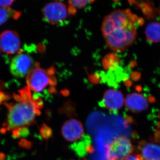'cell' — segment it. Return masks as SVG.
<instances>
[{
    "label": "cell",
    "instance_id": "1",
    "mask_svg": "<svg viewBox=\"0 0 160 160\" xmlns=\"http://www.w3.org/2000/svg\"><path fill=\"white\" fill-rule=\"evenodd\" d=\"M138 19L129 9L116 10L106 16L102 30L107 46L113 51L121 52L131 46L137 36Z\"/></svg>",
    "mask_w": 160,
    "mask_h": 160
},
{
    "label": "cell",
    "instance_id": "2",
    "mask_svg": "<svg viewBox=\"0 0 160 160\" xmlns=\"http://www.w3.org/2000/svg\"><path fill=\"white\" fill-rule=\"evenodd\" d=\"M13 98L14 102L6 104L8 114L3 129L6 131L32 125L36 117L41 114L43 106L42 99L33 96L27 86L14 94Z\"/></svg>",
    "mask_w": 160,
    "mask_h": 160
},
{
    "label": "cell",
    "instance_id": "3",
    "mask_svg": "<svg viewBox=\"0 0 160 160\" xmlns=\"http://www.w3.org/2000/svg\"><path fill=\"white\" fill-rule=\"evenodd\" d=\"M55 71L53 67L42 69L38 64H36L34 68L26 77L27 86L34 92L46 91L50 94L55 92V86L57 84V80L54 75Z\"/></svg>",
    "mask_w": 160,
    "mask_h": 160
},
{
    "label": "cell",
    "instance_id": "4",
    "mask_svg": "<svg viewBox=\"0 0 160 160\" xmlns=\"http://www.w3.org/2000/svg\"><path fill=\"white\" fill-rule=\"evenodd\" d=\"M68 8L62 2L55 1L46 4L43 9V16L47 22L61 25L68 19Z\"/></svg>",
    "mask_w": 160,
    "mask_h": 160
},
{
    "label": "cell",
    "instance_id": "5",
    "mask_svg": "<svg viewBox=\"0 0 160 160\" xmlns=\"http://www.w3.org/2000/svg\"><path fill=\"white\" fill-rule=\"evenodd\" d=\"M133 150L134 147L128 138L123 136L115 138L108 146L107 160H123Z\"/></svg>",
    "mask_w": 160,
    "mask_h": 160
},
{
    "label": "cell",
    "instance_id": "6",
    "mask_svg": "<svg viewBox=\"0 0 160 160\" xmlns=\"http://www.w3.org/2000/svg\"><path fill=\"white\" fill-rule=\"evenodd\" d=\"M35 65L34 66V62L31 56L21 52L12 59L9 69L12 75L15 77L22 78L28 75Z\"/></svg>",
    "mask_w": 160,
    "mask_h": 160
},
{
    "label": "cell",
    "instance_id": "7",
    "mask_svg": "<svg viewBox=\"0 0 160 160\" xmlns=\"http://www.w3.org/2000/svg\"><path fill=\"white\" fill-rule=\"evenodd\" d=\"M21 46L18 33L12 30H6L0 35V49L6 54L16 52Z\"/></svg>",
    "mask_w": 160,
    "mask_h": 160
},
{
    "label": "cell",
    "instance_id": "8",
    "mask_svg": "<svg viewBox=\"0 0 160 160\" xmlns=\"http://www.w3.org/2000/svg\"><path fill=\"white\" fill-rule=\"evenodd\" d=\"M62 135L69 142H74L79 139L84 134L82 124L76 119L66 121L62 128Z\"/></svg>",
    "mask_w": 160,
    "mask_h": 160
},
{
    "label": "cell",
    "instance_id": "9",
    "mask_svg": "<svg viewBox=\"0 0 160 160\" xmlns=\"http://www.w3.org/2000/svg\"><path fill=\"white\" fill-rule=\"evenodd\" d=\"M101 104L110 111H118L123 107L124 104L123 95L119 90L109 89L104 93Z\"/></svg>",
    "mask_w": 160,
    "mask_h": 160
},
{
    "label": "cell",
    "instance_id": "10",
    "mask_svg": "<svg viewBox=\"0 0 160 160\" xmlns=\"http://www.w3.org/2000/svg\"><path fill=\"white\" fill-rule=\"evenodd\" d=\"M125 104L127 109L134 112L144 111L149 106L146 98L142 94L136 92L127 95L125 100Z\"/></svg>",
    "mask_w": 160,
    "mask_h": 160
},
{
    "label": "cell",
    "instance_id": "11",
    "mask_svg": "<svg viewBox=\"0 0 160 160\" xmlns=\"http://www.w3.org/2000/svg\"><path fill=\"white\" fill-rule=\"evenodd\" d=\"M139 149L143 158L150 160H160V146L153 143L140 142Z\"/></svg>",
    "mask_w": 160,
    "mask_h": 160
},
{
    "label": "cell",
    "instance_id": "12",
    "mask_svg": "<svg viewBox=\"0 0 160 160\" xmlns=\"http://www.w3.org/2000/svg\"><path fill=\"white\" fill-rule=\"evenodd\" d=\"M146 38L150 42H160V22H153L148 24L146 29Z\"/></svg>",
    "mask_w": 160,
    "mask_h": 160
},
{
    "label": "cell",
    "instance_id": "13",
    "mask_svg": "<svg viewBox=\"0 0 160 160\" xmlns=\"http://www.w3.org/2000/svg\"><path fill=\"white\" fill-rule=\"evenodd\" d=\"M21 12L9 7H0V26L3 25L9 19L17 20L21 16Z\"/></svg>",
    "mask_w": 160,
    "mask_h": 160
},
{
    "label": "cell",
    "instance_id": "14",
    "mask_svg": "<svg viewBox=\"0 0 160 160\" xmlns=\"http://www.w3.org/2000/svg\"><path fill=\"white\" fill-rule=\"evenodd\" d=\"M120 62L119 58L118 56L114 53H109L103 58V67L106 70L112 71L118 68Z\"/></svg>",
    "mask_w": 160,
    "mask_h": 160
},
{
    "label": "cell",
    "instance_id": "15",
    "mask_svg": "<svg viewBox=\"0 0 160 160\" xmlns=\"http://www.w3.org/2000/svg\"><path fill=\"white\" fill-rule=\"evenodd\" d=\"M96 0H68L69 6L68 8L69 14H74L77 9H82Z\"/></svg>",
    "mask_w": 160,
    "mask_h": 160
},
{
    "label": "cell",
    "instance_id": "16",
    "mask_svg": "<svg viewBox=\"0 0 160 160\" xmlns=\"http://www.w3.org/2000/svg\"><path fill=\"white\" fill-rule=\"evenodd\" d=\"M40 132L44 139L48 141L53 135V132L51 128L45 124H43L40 129Z\"/></svg>",
    "mask_w": 160,
    "mask_h": 160
},
{
    "label": "cell",
    "instance_id": "17",
    "mask_svg": "<svg viewBox=\"0 0 160 160\" xmlns=\"http://www.w3.org/2000/svg\"><path fill=\"white\" fill-rule=\"evenodd\" d=\"M140 7L144 14L146 15V16L149 18L152 17L153 16V10L151 7H149V5H147V4L143 3L141 5Z\"/></svg>",
    "mask_w": 160,
    "mask_h": 160
},
{
    "label": "cell",
    "instance_id": "18",
    "mask_svg": "<svg viewBox=\"0 0 160 160\" xmlns=\"http://www.w3.org/2000/svg\"><path fill=\"white\" fill-rule=\"evenodd\" d=\"M18 144L21 147L26 149H30L32 146V144L31 142H29L26 139H22L19 142Z\"/></svg>",
    "mask_w": 160,
    "mask_h": 160
},
{
    "label": "cell",
    "instance_id": "19",
    "mask_svg": "<svg viewBox=\"0 0 160 160\" xmlns=\"http://www.w3.org/2000/svg\"><path fill=\"white\" fill-rule=\"evenodd\" d=\"M18 129L20 137H26L29 135V129L26 126L19 127L18 128Z\"/></svg>",
    "mask_w": 160,
    "mask_h": 160
},
{
    "label": "cell",
    "instance_id": "20",
    "mask_svg": "<svg viewBox=\"0 0 160 160\" xmlns=\"http://www.w3.org/2000/svg\"><path fill=\"white\" fill-rule=\"evenodd\" d=\"M15 0H0V6L2 7H9L12 5Z\"/></svg>",
    "mask_w": 160,
    "mask_h": 160
},
{
    "label": "cell",
    "instance_id": "21",
    "mask_svg": "<svg viewBox=\"0 0 160 160\" xmlns=\"http://www.w3.org/2000/svg\"><path fill=\"white\" fill-rule=\"evenodd\" d=\"M140 154H130L123 160H140Z\"/></svg>",
    "mask_w": 160,
    "mask_h": 160
},
{
    "label": "cell",
    "instance_id": "22",
    "mask_svg": "<svg viewBox=\"0 0 160 160\" xmlns=\"http://www.w3.org/2000/svg\"><path fill=\"white\" fill-rule=\"evenodd\" d=\"M160 122L158 124L159 129H160V112L159 113ZM156 140L158 142H160V129L157 131L156 134Z\"/></svg>",
    "mask_w": 160,
    "mask_h": 160
},
{
    "label": "cell",
    "instance_id": "23",
    "mask_svg": "<svg viewBox=\"0 0 160 160\" xmlns=\"http://www.w3.org/2000/svg\"><path fill=\"white\" fill-rule=\"evenodd\" d=\"M132 79L134 80H137L140 77V74L138 72H134L132 75Z\"/></svg>",
    "mask_w": 160,
    "mask_h": 160
},
{
    "label": "cell",
    "instance_id": "24",
    "mask_svg": "<svg viewBox=\"0 0 160 160\" xmlns=\"http://www.w3.org/2000/svg\"><path fill=\"white\" fill-rule=\"evenodd\" d=\"M144 22H145V21H144L143 18H139L138 21V24L139 25L142 26V25L144 24Z\"/></svg>",
    "mask_w": 160,
    "mask_h": 160
},
{
    "label": "cell",
    "instance_id": "25",
    "mask_svg": "<svg viewBox=\"0 0 160 160\" xmlns=\"http://www.w3.org/2000/svg\"><path fill=\"white\" fill-rule=\"evenodd\" d=\"M5 155L3 153H0V160H5Z\"/></svg>",
    "mask_w": 160,
    "mask_h": 160
},
{
    "label": "cell",
    "instance_id": "26",
    "mask_svg": "<svg viewBox=\"0 0 160 160\" xmlns=\"http://www.w3.org/2000/svg\"><path fill=\"white\" fill-rule=\"evenodd\" d=\"M140 156H141V155H140ZM140 160H150L146 159L143 158H142V157L141 156V158H140Z\"/></svg>",
    "mask_w": 160,
    "mask_h": 160
},
{
    "label": "cell",
    "instance_id": "27",
    "mask_svg": "<svg viewBox=\"0 0 160 160\" xmlns=\"http://www.w3.org/2000/svg\"><path fill=\"white\" fill-rule=\"evenodd\" d=\"M1 49H0V54H1Z\"/></svg>",
    "mask_w": 160,
    "mask_h": 160
},
{
    "label": "cell",
    "instance_id": "28",
    "mask_svg": "<svg viewBox=\"0 0 160 160\" xmlns=\"http://www.w3.org/2000/svg\"><path fill=\"white\" fill-rule=\"evenodd\" d=\"M116 1H118V0H116Z\"/></svg>",
    "mask_w": 160,
    "mask_h": 160
}]
</instances>
